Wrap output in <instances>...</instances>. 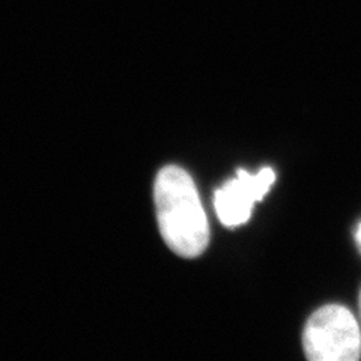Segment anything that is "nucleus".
Instances as JSON below:
<instances>
[{
    "mask_svg": "<svg viewBox=\"0 0 361 361\" xmlns=\"http://www.w3.org/2000/svg\"><path fill=\"white\" fill-rule=\"evenodd\" d=\"M157 220L164 243L180 257L193 259L207 250L209 224L191 176L178 166H166L154 185Z\"/></svg>",
    "mask_w": 361,
    "mask_h": 361,
    "instance_id": "obj_1",
    "label": "nucleus"
},
{
    "mask_svg": "<svg viewBox=\"0 0 361 361\" xmlns=\"http://www.w3.org/2000/svg\"><path fill=\"white\" fill-rule=\"evenodd\" d=\"M302 345L312 361H355L361 357L360 325L346 307L324 306L309 318Z\"/></svg>",
    "mask_w": 361,
    "mask_h": 361,
    "instance_id": "obj_2",
    "label": "nucleus"
},
{
    "mask_svg": "<svg viewBox=\"0 0 361 361\" xmlns=\"http://www.w3.org/2000/svg\"><path fill=\"white\" fill-rule=\"evenodd\" d=\"M274 180L276 173L271 167L261 169L256 175L240 169L236 178L228 180L214 195V207L220 221L228 228L244 224L250 219L253 203L265 197Z\"/></svg>",
    "mask_w": 361,
    "mask_h": 361,
    "instance_id": "obj_3",
    "label": "nucleus"
},
{
    "mask_svg": "<svg viewBox=\"0 0 361 361\" xmlns=\"http://www.w3.org/2000/svg\"><path fill=\"white\" fill-rule=\"evenodd\" d=\"M357 241H358V245L361 248V224L358 226V229H357Z\"/></svg>",
    "mask_w": 361,
    "mask_h": 361,
    "instance_id": "obj_4",
    "label": "nucleus"
},
{
    "mask_svg": "<svg viewBox=\"0 0 361 361\" xmlns=\"http://www.w3.org/2000/svg\"><path fill=\"white\" fill-rule=\"evenodd\" d=\"M360 316H361V292H360Z\"/></svg>",
    "mask_w": 361,
    "mask_h": 361,
    "instance_id": "obj_5",
    "label": "nucleus"
}]
</instances>
